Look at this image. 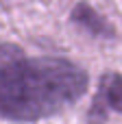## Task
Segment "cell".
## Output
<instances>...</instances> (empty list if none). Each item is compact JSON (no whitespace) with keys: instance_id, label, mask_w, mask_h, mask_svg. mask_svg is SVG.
I'll list each match as a JSON object with an SVG mask.
<instances>
[{"instance_id":"cell-1","label":"cell","mask_w":122,"mask_h":124,"mask_svg":"<svg viewBox=\"0 0 122 124\" xmlns=\"http://www.w3.org/2000/svg\"><path fill=\"white\" fill-rule=\"evenodd\" d=\"M87 89V74L57 57L11 59L0 68V118L37 122L61 113Z\"/></svg>"},{"instance_id":"cell-2","label":"cell","mask_w":122,"mask_h":124,"mask_svg":"<svg viewBox=\"0 0 122 124\" xmlns=\"http://www.w3.org/2000/svg\"><path fill=\"white\" fill-rule=\"evenodd\" d=\"M103 96L111 109L122 113V74H107L103 78Z\"/></svg>"},{"instance_id":"cell-3","label":"cell","mask_w":122,"mask_h":124,"mask_svg":"<svg viewBox=\"0 0 122 124\" xmlns=\"http://www.w3.org/2000/svg\"><path fill=\"white\" fill-rule=\"evenodd\" d=\"M74 17L79 20V22H83L85 26H92V28H96V31H105V24H103V20L89 9V7H79L76 9V13H74Z\"/></svg>"}]
</instances>
